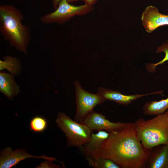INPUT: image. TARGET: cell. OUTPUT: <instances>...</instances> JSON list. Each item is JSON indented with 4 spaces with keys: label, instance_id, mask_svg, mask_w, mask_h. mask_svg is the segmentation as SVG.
<instances>
[{
    "label": "cell",
    "instance_id": "obj_7",
    "mask_svg": "<svg viewBox=\"0 0 168 168\" xmlns=\"http://www.w3.org/2000/svg\"><path fill=\"white\" fill-rule=\"evenodd\" d=\"M81 123L86 125L92 133L94 131H105L109 133L117 132L124 128L128 123L110 121L102 114L91 111Z\"/></svg>",
    "mask_w": 168,
    "mask_h": 168
},
{
    "label": "cell",
    "instance_id": "obj_13",
    "mask_svg": "<svg viewBox=\"0 0 168 168\" xmlns=\"http://www.w3.org/2000/svg\"><path fill=\"white\" fill-rule=\"evenodd\" d=\"M13 75L1 72L0 91L9 100H12L20 92V88L16 84Z\"/></svg>",
    "mask_w": 168,
    "mask_h": 168
},
{
    "label": "cell",
    "instance_id": "obj_20",
    "mask_svg": "<svg viewBox=\"0 0 168 168\" xmlns=\"http://www.w3.org/2000/svg\"><path fill=\"white\" fill-rule=\"evenodd\" d=\"M84 1L86 4L90 6H93V5L99 0H81Z\"/></svg>",
    "mask_w": 168,
    "mask_h": 168
},
{
    "label": "cell",
    "instance_id": "obj_22",
    "mask_svg": "<svg viewBox=\"0 0 168 168\" xmlns=\"http://www.w3.org/2000/svg\"><path fill=\"white\" fill-rule=\"evenodd\" d=\"M69 3H72L74 2H77L79 0H67Z\"/></svg>",
    "mask_w": 168,
    "mask_h": 168
},
{
    "label": "cell",
    "instance_id": "obj_17",
    "mask_svg": "<svg viewBox=\"0 0 168 168\" xmlns=\"http://www.w3.org/2000/svg\"><path fill=\"white\" fill-rule=\"evenodd\" d=\"M156 52L157 53L163 52L165 54V56L162 60L157 63L146 64V70L151 73H154L156 72V68L157 66L163 64L166 62L168 61V44L163 43L157 48Z\"/></svg>",
    "mask_w": 168,
    "mask_h": 168
},
{
    "label": "cell",
    "instance_id": "obj_16",
    "mask_svg": "<svg viewBox=\"0 0 168 168\" xmlns=\"http://www.w3.org/2000/svg\"><path fill=\"white\" fill-rule=\"evenodd\" d=\"M86 159L88 161L89 165L94 168H120L117 164L109 159H95L90 157Z\"/></svg>",
    "mask_w": 168,
    "mask_h": 168
},
{
    "label": "cell",
    "instance_id": "obj_14",
    "mask_svg": "<svg viewBox=\"0 0 168 168\" xmlns=\"http://www.w3.org/2000/svg\"><path fill=\"white\" fill-rule=\"evenodd\" d=\"M168 110V97L159 101H150L146 102L142 109L144 114L156 115Z\"/></svg>",
    "mask_w": 168,
    "mask_h": 168
},
{
    "label": "cell",
    "instance_id": "obj_1",
    "mask_svg": "<svg viewBox=\"0 0 168 168\" xmlns=\"http://www.w3.org/2000/svg\"><path fill=\"white\" fill-rule=\"evenodd\" d=\"M151 151L142 143L134 123L130 122L122 130L110 133L92 157L110 159L120 168H143Z\"/></svg>",
    "mask_w": 168,
    "mask_h": 168
},
{
    "label": "cell",
    "instance_id": "obj_3",
    "mask_svg": "<svg viewBox=\"0 0 168 168\" xmlns=\"http://www.w3.org/2000/svg\"><path fill=\"white\" fill-rule=\"evenodd\" d=\"M134 123L140 139L147 149L168 145V110L151 119L140 118Z\"/></svg>",
    "mask_w": 168,
    "mask_h": 168
},
{
    "label": "cell",
    "instance_id": "obj_11",
    "mask_svg": "<svg viewBox=\"0 0 168 168\" xmlns=\"http://www.w3.org/2000/svg\"><path fill=\"white\" fill-rule=\"evenodd\" d=\"M168 168V145H161L152 149L146 167Z\"/></svg>",
    "mask_w": 168,
    "mask_h": 168
},
{
    "label": "cell",
    "instance_id": "obj_19",
    "mask_svg": "<svg viewBox=\"0 0 168 168\" xmlns=\"http://www.w3.org/2000/svg\"><path fill=\"white\" fill-rule=\"evenodd\" d=\"M53 161L46 160L45 161L41 163L35 167L38 168H59L61 167L58 165H56L53 163Z\"/></svg>",
    "mask_w": 168,
    "mask_h": 168
},
{
    "label": "cell",
    "instance_id": "obj_6",
    "mask_svg": "<svg viewBox=\"0 0 168 168\" xmlns=\"http://www.w3.org/2000/svg\"><path fill=\"white\" fill-rule=\"evenodd\" d=\"M74 85L75 88L76 106L74 120L81 123L87 114L93 110L95 106L106 100L98 93L93 94L84 90L76 80L74 82Z\"/></svg>",
    "mask_w": 168,
    "mask_h": 168
},
{
    "label": "cell",
    "instance_id": "obj_4",
    "mask_svg": "<svg viewBox=\"0 0 168 168\" xmlns=\"http://www.w3.org/2000/svg\"><path fill=\"white\" fill-rule=\"evenodd\" d=\"M56 121L67 138V147L80 148L90 140L92 133L85 124L72 120L62 112L58 113Z\"/></svg>",
    "mask_w": 168,
    "mask_h": 168
},
{
    "label": "cell",
    "instance_id": "obj_5",
    "mask_svg": "<svg viewBox=\"0 0 168 168\" xmlns=\"http://www.w3.org/2000/svg\"><path fill=\"white\" fill-rule=\"evenodd\" d=\"M94 10L93 6L86 4L76 6L70 4L67 0H61L54 11L41 16L40 19L43 24H63L76 16L86 15Z\"/></svg>",
    "mask_w": 168,
    "mask_h": 168
},
{
    "label": "cell",
    "instance_id": "obj_21",
    "mask_svg": "<svg viewBox=\"0 0 168 168\" xmlns=\"http://www.w3.org/2000/svg\"><path fill=\"white\" fill-rule=\"evenodd\" d=\"M61 0H52L54 9L55 10L57 8L59 3Z\"/></svg>",
    "mask_w": 168,
    "mask_h": 168
},
{
    "label": "cell",
    "instance_id": "obj_15",
    "mask_svg": "<svg viewBox=\"0 0 168 168\" xmlns=\"http://www.w3.org/2000/svg\"><path fill=\"white\" fill-rule=\"evenodd\" d=\"M5 69L14 76L19 75L21 71V66L19 59L10 56L5 57L3 60L0 61V70Z\"/></svg>",
    "mask_w": 168,
    "mask_h": 168
},
{
    "label": "cell",
    "instance_id": "obj_2",
    "mask_svg": "<svg viewBox=\"0 0 168 168\" xmlns=\"http://www.w3.org/2000/svg\"><path fill=\"white\" fill-rule=\"evenodd\" d=\"M24 16L21 11L12 5L0 6V32L10 45L26 55L31 40L29 26L22 21Z\"/></svg>",
    "mask_w": 168,
    "mask_h": 168
},
{
    "label": "cell",
    "instance_id": "obj_9",
    "mask_svg": "<svg viewBox=\"0 0 168 168\" xmlns=\"http://www.w3.org/2000/svg\"><path fill=\"white\" fill-rule=\"evenodd\" d=\"M141 19L146 31L151 33L158 27L168 25V15L160 12L155 7L147 6L142 13Z\"/></svg>",
    "mask_w": 168,
    "mask_h": 168
},
{
    "label": "cell",
    "instance_id": "obj_23",
    "mask_svg": "<svg viewBox=\"0 0 168 168\" xmlns=\"http://www.w3.org/2000/svg\"><path fill=\"white\" fill-rule=\"evenodd\" d=\"M166 43L168 44V40H167L166 41Z\"/></svg>",
    "mask_w": 168,
    "mask_h": 168
},
{
    "label": "cell",
    "instance_id": "obj_8",
    "mask_svg": "<svg viewBox=\"0 0 168 168\" xmlns=\"http://www.w3.org/2000/svg\"><path fill=\"white\" fill-rule=\"evenodd\" d=\"M30 157L42 158L46 160L56 161L55 157H48L45 155L40 156H32L23 149H19L13 151L11 147H7L0 152V168H10L17 165L21 161Z\"/></svg>",
    "mask_w": 168,
    "mask_h": 168
},
{
    "label": "cell",
    "instance_id": "obj_10",
    "mask_svg": "<svg viewBox=\"0 0 168 168\" xmlns=\"http://www.w3.org/2000/svg\"><path fill=\"white\" fill-rule=\"evenodd\" d=\"M163 91H160L144 94L125 95L119 91L107 89L102 87L98 89L97 93L102 96L106 101H113L123 105L131 104L134 100L144 96L155 94H161Z\"/></svg>",
    "mask_w": 168,
    "mask_h": 168
},
{
    "label": "cell",
    "instance_id": "obj_12",
    "mask_svg": "<svg viewBox=\"0 0 168 168\" xmlns=\"http://www.w3.org/2000/svg\"><path fill=\"white\" fill-rule=\"evenodd\" d=\"M110 133L105 131H100L91 133L90 139L85 145L80 148L85 159L92 157L96 151L109 137Z\"/></svg>",
    "mask_w": 168,
    "mask_h": 168
},
{
    "label": "cell",
    "instance_id": "obj_18",
    "mask_svg": "<svg viewBox=\"0 0 168 168\" xmlns=\"http://www.w3.org/2000/svg\"><path fill=\"white\" fill-rule=\"evenodd\" d=\"M48 122L46 118L40 116H36L30 120V129L35 133H41L46 129Z\"/></svg>",
    "mask_w": 168,
    "mask_h": 168
}]
</instances>
